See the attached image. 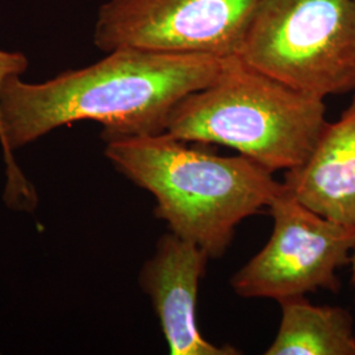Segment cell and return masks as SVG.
<instances>
[{"label":"cell","mask_w":355,"mask_h":355,"mask_svg":"<svg viewBox=\"0 0 355 355\" xmlns=\"http://www.w3.org/2000/svg\"><path fill=\"white\" fill-rule=\"evenodd\" d=\"M324 99L292 89L230 55L212 82L178 103L166 132L228 146L268 171L303 165L327 125Z\"/></svg>","instance_id":"3"},{"label":"cell","mask_w":355,"mask_h":355,"mask_svg":"<svg viewBox=\"0 0 355 355\" xmlns=\"http://www.w3.org/2000/svg\"><path fill=\"white\" fill-rule=\"evenodd\" d=\"M292 89L355 91V0H258L239 54Z\"/></svg>","instance_id":"4"},{"label":"cell","mask_w":355,"mask_h":355,"mask_svg":"<svg viewBox=\"0 0 355 355\" xmlns=\"http://www.w3.org/2000/svg\"><path fill=\"white\" fill-rule=\"evenodd\" d=\"M29 66L28 58L19 51H0V91L4 82L15 76H23ZM4 142V132L0 116V146Z\"/></svg>","instance_id":"10"},{"label":"cell","mask_w":355,"mask_h":355,"mask_svg":"<svg viewBox=\"0 0 355 355\" xmlns=\"http://www.w3.org/2000/svg\"><path fill=\"white\" fill-rule=\"evenodd\" d=\"M209 255L196 243L165 233L141 268V288L159 320L173 355H237L229 345L205 340L196 322V302Z\"/></svg>","instance_id":"7"},{"label":"cell","mask_w":355,"mask_h":355,"mask_svg":"<svg viewBox=\"0 0 355 355\" xmlns=\"http://www.w3.org/2000/svg\"><path fill=\"white\" fill-rule=\"evenodd\" d=\"M225 58L120 48L42 83L8 78L0 91L4 202L21 212L37 207V192L15 150L83 120L102 124L104 141L164 133L178 103L212 82Z\"/></svg>","instance_id":"1"},{"label":"cell","mask_w":355,"mask_h":355,"mask_svg":"<svg viewBox=\"0 0 355 355\" xmlns=\"http://www.w3.org/2000/svg\"><path fill=\"white\" fill-rule=\"evenodd\" d=\"M350 266H352V284H353V287H354L355 290V246L354 250H353V255H352Z\"/></svg>","instance_id":"11"},{"label":"cell","mask_w":355,"mask_h":355,"mask_svg":"<svg viewBox=\"0 0 355 355\" xmlns=\"http://www.w3.org/2000/svg\"><path fill=\"white\" fill-rule=\"evenodd\" d=\"M114 168L155 199L168 230L221 258L236 228L283 190L272 173L241 154L223 157L167 132L104 141Z\"/></svg>","instance_id":"2"},{"label":"cell","mask_w":355,"mask_h":355,"mask_svg":"<svg viewBox=\"0 0 355 355\" xmlns=\"http://www.w3.org/2000/svg\"><path fill=\"white\" fill-rule=\"evenodd\" d=\"M272 233L261 252L230 279L243 299L280 302L318 290L338 292V271L350 265L355 229L308 209L283 186L267 208Z\"/></svg>","instance_id":"5"},{"label":"cell","mask_w":355,"mask_h":355,"mask_svg":"<svg viewBox=\"0 0 355 355\" xmlns=\"http://www.w3.org/2000/svg\"><path fill=\"white\" fill-rule=\"evenodd\" d=\"M283 186L315 214L355 229V96L327 123L303 165L284 171Z\"/></svg>","instance_id":"8"},{"label":"cell","mask_w":355,"mask_h":355,"mask_svg":"<svg viewBox=\"0 0 355 355\" xmlns=\"http://www.w3.org/2000/svg\"><path fill=\"white\" fill-rule=\"evenodd\" d=\"M258 0H108L98 13L94 44L120 48L239 55Z\"/></svg>","instance_id":"6"},{"label":"cell","mask_w":355,"mask_h":355,"mask_svg":"<svg viewBox=\"0 0 355 355\" xmlns=\"http://www.w3.org/2000/svg\"><path fill=\"white\" fill-rule=\"evenodd\" d=\"M279 330L266 355H355L354 320L343 306L312 304L305 296L278 302Z\"/></svg>","instance_id":"9"}]
</instances>
